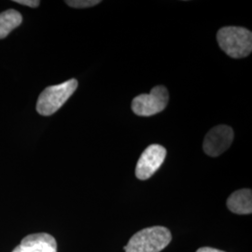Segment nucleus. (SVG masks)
I'll use <instances>...</instances> for the list:
<instances>
[{"mask_svg":"<svg viewBox=\"0 0 252 252\" xmlns=\"http://www.w3.org/2000/svg\"><path fill=\"white\" fill-rule=\"evenodd\" d=\"M234 133L232 127L218 126L207 133L204 143V152L208 156L217 157L226 152L233 143Z\"/></svg>","mask_w":252,"mask_h":252,"instance_id":"nucleus-6","label":"nucleus"},{"mask_svg":"<svg viewBox=\"0 0 252 252\" xmlns=\"http://www.w3.org/2000/svg\"><path fill=\"white\" fill-rule=\"evenodd\" d=\"M230 211L239 215H248L252 212V189H238L233 192L227 200Z\"/></svg>","mask_w":252,"mask_h":252,"instance_id":"nucleus-8","label":"nucleus"},{"mask_svg":"<svg viewBox=\"0 0 252 252\" xmlns=\"http://www.w3.org/2000/svg\"><path fill=\"white\" fill-rule=\"evenodd\" d=\"M217 40L220 49L234 59L247 57L252 53V31L247 28L222 27L217 33Z\"/></svg>","mask_w":252,"mask_h":252,"instance_id":"nucleus-1","label":"nucleus"},{"mask_svg":"<svg viewBox=\"0 0 252 252\" xmlns=\"http://www.w3.org/2000/svg\"><path fill=\"white\" fill-rule=\"evenodd\" d=\"M196 252H222V251H220V250H216V249H213V248H201L199 249L198 251Z\"/></svg>","mask_w":252,"mask_h":252,"instance_id":"nucleus-12","label":"nucleus"},{"mask_svg":"<svg viewBox=\"0 0 252 252\" xmlns=\"http://www.w3.org/2000/svg\"><path fill=\"white\" fill-rule=\"evenodd\" d=\"M166 157V150L161 145H150L141 154L135 166V176L138 180H149L155 174Z\"/></svg>","mask_w":252,"mask_h":252,"instance_id":"nucleus-5","label":"nucleus"},{"mask_svg":"<svg viewBox=\"0 0 252 252\" xmlns=\"http://www.w3.org/2000/svg\"><path fill=\"white\" fill-rule=\"evenodd\" d=\"M23 21L22 15L15 9H8L0 13V39L18 27Z\"/></svg>","mask_w":252,"mask_h":252,"instance_id":"nucleus-9","label":"nucleus"},{"mask_svg":"<svg viewBox=\"0 0 252 252\" xmlns=\"http://www.w3.org/2000/svg\"><path fill=\"white\" fill-rule=\"evenodd\" d=\"M171 240V232L167 228L149 227L134 234L124 250L126 252H160Z\"/></svg>","mask_w":252,"mask_h":252,"instance_id":"nucleus-2","label":"nucleus"},{"mask_svg":"<svg viewBox=\"0 0 252 252\" xmlns=\"http://www.w3.org/2000/svg\"><path fill=\"white\" fill-rule=\"evenodd\" d=\"M100 0H67L65 3L72 7V8H77V9H84V8H90L94 7L97 4H99Z\"/></svg>","mask_w":252,"mask_h":252,"instance_id":"nucleus-10","label":"nucleus"},{"mask_svg":"<svg viewBox=\"0 0 252 252\" xmlns=\"http://www.w3.org/2000/svg\"><path fill=\"white\" fill-rule=\"evenodd\" d=\"M78 88V81L71 79L61 84L47 87L36 102V111L42 116H51L63 104Z\"/></svg>","mask_w":252,"mask_h":252,"instance_id":"nucleus-3","label":"nucleus"},{"mask_svg":"<svg viewBox=\"0 0 252 252\" xmlns=\"http://www.w3.org/2000/svg\"><path fill=\"white\" fill-rule=\"evenodd\" d=\"M169 100L167 89L158 85L152 89L150 94L137 95L132 102V109L137 116L150 117L162 112L166 108Z\"/></svg>","mask_w":252,"mask_h":252,"instance_id":"nucleus-4","label":"nucleus"},{"mask_svg":"<svg viewBox=\"0 0 252 252\" xmlns=\"http://www.w3.org/2000/svg\"><path fill=\"white\" fill-rule=\"evenodd\" d=\"M14 2L21 5L28 6L30 8H36L39 6V3H40L38 0H14Z\"/></svg>","mask_w":252,"mask_h":252,"instance_id":"nucleus-11","label":"nucleus"},{"mask_svg":"<svg viewBox=\"0 0 252 252\" xmlns=\"http://www.w3.org/2000/svg\"><path fill=\"white\" fill-rule=\"evenodd\" d=\"M12 252H57V244L51 234H29Z\"/></svg>","mask_w":252,"mask_h":252,"instance_id":"nucleus-7","label":"nucleus"}]
</instances>
